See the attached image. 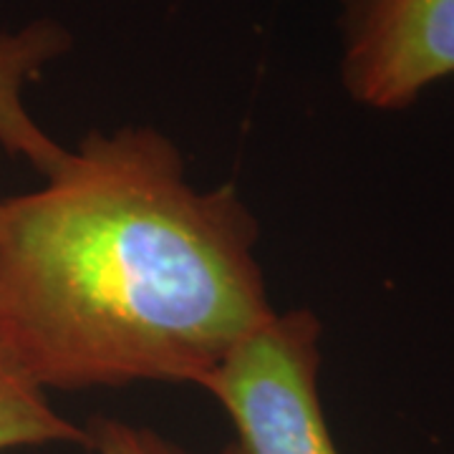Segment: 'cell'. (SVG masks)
<instances>
[{"instance_id": "cell-1", "label": "cell", "mask_w": 454, "mask_h": 454, "mask_svg": "<svg viewBox=\"0 0 454 454\" xmlns=\"http://www.w3.org/2000/svg\"><path fill=\"white\" fill-rule=\"evenodd\" d=\"M255 243L238 192L195 190L162 131H91L0 200V348L43 391L200 387L276 313Z\"/></svg>"}, {"instance_id": "cell-6", "label": "cell", "mask_w": 454, "mask_h": 454, "mask_svg": "<svg viewBox=\"0 0 454 454\" xmlns=\"http://www.w3.org/2000/svg\"><path fill=\"white\" fill-rule=\"evenodd\" d=\"M86 432H89V450L94 454H192L146 427H134L116 419H94L86 427ZM220 454L243 452L238 444H230Z\"/></svg>"}, {"instance_id": "cell-3", "label": "cell", "mask_w": 454, "mask_h": 454, "mask_svg": "<svg viewBox=\"0 0 454 454\" xmlns=\"http://www.w3.org/2000/svg\"><path fill=\"white\" fill-rule=\"evenodd\" d=\"M340 83L373 112L414 106L454 76V0H339Z\"/></svg>"}, {"instance_id": "cell-4", "label": "cell", "mask_w": 454, "mask_h": 454, "mask_svg": "<svg viewBox=\"0 0 454 454\" xmlns=\"http://www.w3.org/2000/svg\"><path fill=\"white\" fill-rule=\"evenodd\" d=\"M71 33L59 20L38 18L23 28L0 33V146L38 169L43 177L61 164L64 146L51 139L26 106V89L53 61L71 51Z\"/></svg>"}, {"instance_id": "cell-2", "label": "cell", "mask_w": 454, "mask_h": 454, "mask_svg": "<svg viewBox=\"0 0 454 454\" xmlns=\"http://www.w3.org/2000/svg\"><path fill=\"white\" fill-rule=\"evenodd\" d=\"M321 324L273 313L200 384L223 404L243 454H339L318 396Z\"/></svg>"}, {"instance_id": "cell-5", "label": "cell", "mask_w": 454, "mask_h": 454, "mask_svg": "<svg viewBox=\"0 0 454 454\" xmlns=\"http://www.w3.org/2000/svg\"><path fill=\"white\" fill-rule=\"evenodd\" d=\"M51 442L89 447V432L56 414L46 391L38 389L0 348V452Z\"/></svg>"}]
</instances>
